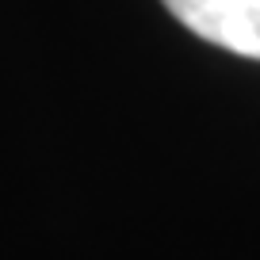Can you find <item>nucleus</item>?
<instances>
[{"label": "nucleus", "instance_id": "1", "mask_svg": "<svg viewBox=\"0 0 260 260\" xmlns=\"http://www.w3.org/2000/svg\"><path fill=\"white\" fill-rule=\"evenodd\" d=\"M165 8L211 46L260 61V0H165Z\"/></svg>", "mask_w": 260, "mask_h": 260}]
</instances>
